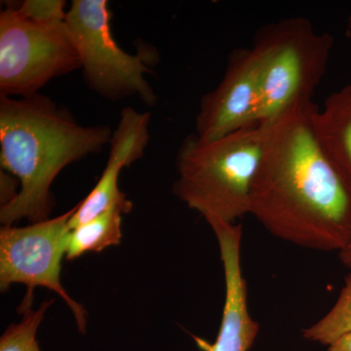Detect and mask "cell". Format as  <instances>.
Instances as JSON below:
<instances>
[{"label":"cell","instance_id":"1","mask_svg":"<svg viewBox=\"0 0 351 351\" xmlns=\"http://www.w3.org/2000/svg\"><path fill=\"white\" fill-rule=\"evenodd\" d=\"M313 100L276 117L252 184L250 211L277 239L341 251L351 241V186L316 138Z\"/></svg>","mask_w":351,"mask_h":351},{"label":"cell","instance_id":"2","mask_svg":"<svg viewBox=\"0 0 351 351\" xmlns=\"http://www.w3.org/2000/svg\"><path fill=\"white\" fill-rule=\"evenodd\" d=\"M108 126H82L48 97L0 95V164L20 182L15 199L0 207V223L12 226L49 219L51 186L69 164L99 154L110 144Z\"/></svg>","mask_w":351,"mask_h":351},{"label":"cell","instance_id":"3","mask_svg":"<svg viewBox=\"0 0 351 351\" xmlns=\"http://www.w3.org/2000/svg\"><path fill=\"white\" fill-rule=\"evenodd\" d=\"M276 119L225 137L184 138L176 156L173 191L205 219L234 223L250 211L252 184Z\"/></svg>","mask_w":351,"mask_h":351},{"label":"cell","instance_id":"4","mask_svg":"<svg viewBox=\"0 0 351 351\" xmlns=\"http://www.w3.org/2000/svg\"><path fill=\"white\" fill-rule=\"evenodd\" d=\"M334 38L311 21L286 18L263 25L252 48L261 69L258 123L276 119L300 101L313 100L326 73Z\"/></svg>","mask_w":351,"mask_h":351},{"label":"cell","instance_id":"5","mask_svg":"<svg viewBox=\"0 0 351 351\" xmlns=\"http://www.w3.org/2000/svg\"><path fill=\"white\" fill-rule=\"evenodd\" d=\"M108 0H73L66 17V29L80 60L88 86L104 98L138 96L149 107L157 97L145 75L147 59L119 47L112 32Z\"/></svg>","mask_w":351,"mask_h":351},{"label":"cell","instance_id":"6","mask_svg":"<svg viewBox=\"0 0 351 351\" xmlns=\"http://www.w3.org/2000/svg\"><path fill=\"white\" fill-rule=\"evenodd\" d=\"M66 22V21H64ZM80 68L66 24H38L15 5L0 13V93L21 98L38 94L53 78Z\"/></svg>","mask_w":351,"mask_h":351},{"label":"cell","instance_id":"7","mask_svg":"<svg viewBox=\"0 0 351 351\" xmlns=\"http://www.w3.org/2000/svg\"><path fill=\"white\" fill-rule=\"evenodd\" d=\"M75 206L61 216L17 228L0 230V290L6 292L13 284L27 287L19 308L32 306L34 291L47 288L56 293L69 307L76 326L86 332L87 311L73 300L61 282L62 260L66 258L69 221Z\"/></svg>","mask_w":351,"mask_h":351},{"label":"cell","instance_id":"8","mask_svg":"<svg viewBox=\"0 0 351 351\" xmlns=\"http://www.w3.org/2000/svg\"><path fill=\"white\" fill-rule=\"evenodd\" d=\"M261 69L253 48L230 53L223 80L201 99L195 119L196 137L213 141L258 124Z\"/></svg>","mask_w":351,"mask_h":351},{"label":"cell","instance_id":"9","mask_svg":"<svg viewBox=\"0 0 351 351\" xmlns=\"http://www.w3.org/2000/svg\"><path fill=\"white\" fill-rule=\"evenodd\" d=\"M218 241L226 298L218 336L213 343L193 336L202 351H249L258 334V323L248 307V291L241 265L242 226L218 219H207Z\"/></svg>","mask_w":351,"mask_h":351},{"label":"cell","instance_id":"10","mask_svg":"<svg viewBox=\"0 0 351 351\" xmlns=\"http://www.w3.org/2000/svg\"><path fill=\"white\" fill-rule=\"evenodd\" d=\"M151 113L125 108L120 112L119 123L112 131L110 154L103 174L89 195L75 205L69 219V230L82 225L112 207H119L124 214L131 212L133 204L119 189L122 169L129 167L144 156L149 141Z\"/></svg>","mask_w":351,"mask_h":351},{"label":"cell","instance_id":"11","mask_svg":"<svg viewBox=\"0 0 351 351\" xmlns=\"http://www.w3.org/2000/svg\"><path fill=\"white\" fill-rule=\"evenodd\" d=\"M313 125L323 152L351 186V84L315 108Z\"/></svg>","mask_w":351,"mask_h":351},{"label":"cell","instance_id":"12","mask_svg":"<svg viewBox=\"0 0 351 351\" xmlns=\"http://www.w3.org/2000/svg\"><path fill=\"white\" fill-rule=\"evenodd\" d=\"M123 214L120 208L112 207L69 230L66 260L71 262L89 252H101L121 243Z\"/></svg>","mask_w":351,"mask_h":351},{"label":"cell","instance_id":"13","mask_svg":"<svg viewBox=\"0 0 351 351\" xmlns=\"http://www.w3.org/2000/svg\"><path fill=\"white\" fill-rule=\"evenodd\" d=\"M351 332V272L332 308L319 321L302 331L308 341L330 346L336 339Z\"/></svg>","mask_w":351,"mask_h":351},{"label":"cell","instance_id":"14","mask_svg":"<svg viewBox=\"0 0 351 351\" xmlns=\"http://www.w3.org/2000/svg\"><path fill=\"white\" fill-rule=\"evenodd\" d=\"M55 300H46L38 308H18L22 318L9 325L0 338V351H41L36 339L38 328Z\"/></svg>","mask_w":351,"mask_h":351},{"label":"cell","instance_id":"15","mask_svg":"<svg viewBox=\"0 0 351 351\" xmlns=\"http://www.w3.org/2000/svg\"><path fill=\"white\" fill-rule=\"evenodd\" d=\"M64 0H25L15 5L24 17L48 25L64 24L68 12Z\"/></svg>","mask_w":351,"mask_h":351},{"label":"cell","instance_id":"16","mask_svg":"<svg viewBox=\"0 0 351 351\" xmlns=\"http://www.w3.org/2000/svg\"><path fill=\"white\" fill-rule=\"evenodd\" d=\"M17 178L14 177L10 173L4 170H0V202L1 207L9 204L11 201L15 199L19 191L17 189Z\"/></svg>","mask_w":351,"mask_h":351},{"label":"cell","instance_id":"17","mask_svg":"<svg viewBox=\"0 0 351 351\" xmlns=\"http://www.w3.org/2000/svg\"><path fill=\"white\" fill-rule=\"evenodd\" d=\"M328 346V351H351V332L336 339Z\"/></svg>","mask_w":351,"mask_h":351},{"label":"cell","instance_id":"18","mask_svg":"<svg viewBox=\"0 0 351 351\" xmlns=\"http://www.w3.org/2000/svg\"><path fill=\"white\" fill-rule=\"evenodd\" d=\"M339 258L345 267L351 269V241L343 250L339 252Z\"/></svg>","mask_w":351,"mask_h":351}]
</instances>
